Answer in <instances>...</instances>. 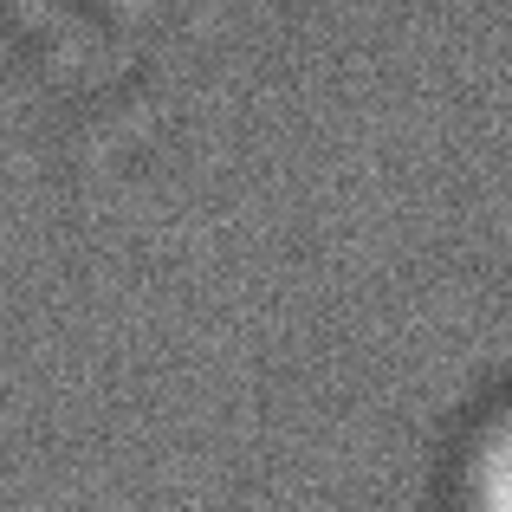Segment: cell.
<instances>
[{
	"instance_id": "cell-1",
	"label": "cell",
	"mask_w": 512,
	"mask_h": 512,
	"mask_svg": "<svg viewBox=\"0 0 512 512\" xmlns=\"http://www.w3.org/2000/svg\"><path fill=\"white\" fill-rule=\"evenodd\" d=\"M467 506L474 512H512V415L480 435L467 461Z\"/></svg>"
}]
</instances>
